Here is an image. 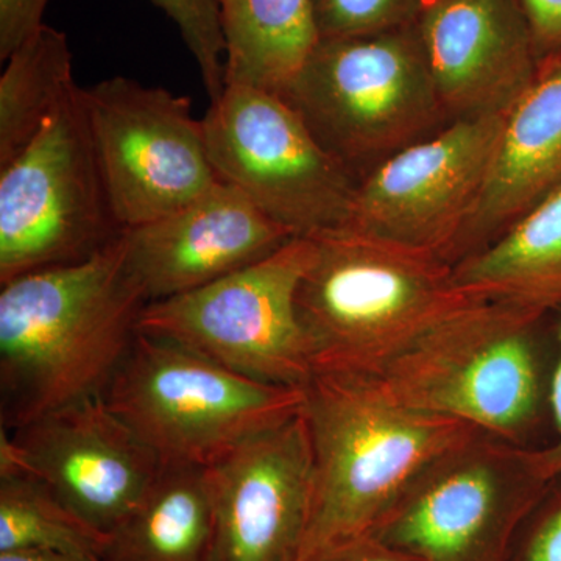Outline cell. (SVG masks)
Instances as JSON below:
<instances>
[{"mask_svg": "<svg viewBox=\"0 0 561 561\" xmlns=\"http://www.w3.org/2000/svg\"><path fill=\"white\" fill-rule=\"evenodd\" d=\"M146 306L122 234L90 260L0 284V426L105 397Z\"/></svg>", "mask_w": 561, "mask_h": 561, "instance_id": "cell-1", "label": "cell"}, {"mask_svg": "<svg viewBox=\"0 0 561 561\" xmlns=\"http://www.w3.org/2000/svg\"><path fill=\"white\" fill-rule=\"evenodd\" d=\"M301 389L312 493L291 561L373 534L424 465L479 432L402 404L370 373L313 370Z\"/></svg>", "mask_w": 561, "mask_h": 561, "instance_id": "cell-2", "label": "cell"}, {"mask_svg": "<svg viewBox=\"0 0 561 561\" xmlns=\"http://www.w3.org/2000/svg\"><path fill=\"white\" fill-rule=\"evenodd\" d=\"M551 312L478 300L424 332L378 378L394 400L524 448L551 442Z\"/></svg>", "mask_w": 561, "mask_h": 561, "instance_id": "cell-3", "label": "cell"}, {"mask_svg": "<svg viewBox=\"0 0 561 561\" xmlns=\"http://www.w3.org/2000/svg\"><path fill=\"white\" fill-rule=\"evenodd\" d=\"M309 239L297 312L313 370L378 375L424 332L479 300L430 251L350 227Z\"/></svg>", "mask_w": 561, "mask_h": 561, "instance_id": "cell-4", "label": "cell"}, {"mask_svg": "<svg viewBox=\"0 0 561 561\" xmlns=\"http://www.w3.org/2000/svg\"><path fill=\"white\" fill-rule=\"evenodd\" d=\"M105 400L162 467L209 468L298 415L302 389L256 381L171 339L139 332Z\"/></svg>", "mask_w": 561, "mask_h": 561, "instance_id": "cell-5", "label": "cell"}, {"mask_svg": "<svg viewBox=\"0 0 561 561\" xmlns=\"http://www.w3.org/2000/svg\"><path fill=\"white\" fill-rule=\"evenodd\" d=\"M279 95L354 179L448 119L415 24L321 38Z\"/></svg>", "mask_w": 561, "mask_h": 561, "instance_id": "cell-6", "label": "cell"}, {"mask_svg": "<svg viewBox=\"0 0 561 561\" xmlns=\"http://www.w3.org/2000/svg\"><path fill=\"white\" fill-rule=\"evenodd\" d=\"M551 481L538 448L476 432L424 465L373 535L421 561H504Z\"/></svg>", "mask_w": 561, "mask_h": 561, "instance_id": "cell-7", "label": "cell"}, {"mask_svg": "<svg viewBox=\"0 0 561 561\" xmlns=\"http://www.w3.org/2000/svg\"><path fill=\"white\" fill-rule=\"evenodd\" d=\"M76 84L0 168V284L90 260L121 238Z\"/></svg>", "mask_w": 561, "mask_h": 561, "instance_id": "cell-8", "label": "cell"}, {"mask_svg": "<svg viewBox=\"0 0 561 561\" xmlns=\"http://www.w3.org/2000/svg\"><path fill=\"white\" fill-rule=\"evenodd\" d=\"M202 121L221 183L242 192L291 238L348 225L357 180L279 94L227 84Z\"/></svg>", "mask_w": 561, "mask_h": 561, "instance_id": "cell-9", "label": "cell"}, {"mask_svg": "<svg viewBox=\"0 0 561 561\" xmlns=\"http://www.w3.org/2000/svg\"><path fill=\"white\" fill-rule=\"evenodd\" d=\"M311 257V239H290L202 289L149 302L138 331L171 339L256 381L301 389L313 360L297 291Z\"/></svg>", "mask_w": 561, "mask_h": 561, "instance_id": "cell-10", "label": "cell"}, {"mask_svg": "<svg viewBox=\"0 0 561 561\" xmlns=\"http://www.w3.org/2000/svg\"><path fill=\"white\" fill-rule=\"evenodd\" d=\"M83 101L122 230L171 216L220 183L190 99L113 77L83 88Z\"/></svg>", "mask_w": 561, "mask_h": 561, "instance_id": "cell-11", "label": "cell"}, {"mask_svg": "<svg viewBox=\"0 0 561 561\" xmlns=\"http://www.w3.org/2000/svg\"><path fill=\"white\" fill-rule=\"evenodd\" d=\"M505 114L456 119L357 181L346 227L454 264L489 181Z\"/></svg>", "mask_w": 561, "mask_h": 561, "instance_id": "cell-12", "label": "cell"}, {"mask_svg": "<svg viewBox=\"0 0 561 561\" xmlns=\"http://www.w3.org/2000/svg\"><path fill=\"white\" fill-rule=\"evenodd\" d=\"M10 432L32 476L106 535L135 511L162 468L105 397L72 402Z\"/></svg>", "mask_w": 561, "mask_h": 561, "instance_id": "cell-13", "label": "cell"}, {"mask_svg": "<svg viewBox=\"0 0 561 561\" xmlns=\"http://www.w3.org/2000/svg\"><path fill=\"white\" fill-rule=\"evenodd\" d=\"M206 471L214 504L209 561H291L312 493L311 435L302 412Z\"/></svg>", "mask_w": 561, "mask_h": 561, "instance_id": "cell-14", "label": "cell"}, {"mask_svg": "<svg viewBox=\"0 0 561 561\" xmlns=\"http://www.w3.org/2000/svg\"><path fill=\"white\" fill-rule=\"evenodd\" d=\"M415 31L448 119L505 114L537 79L519 0H426Z\"/></svg>", "mask_w": 561, "mask_h": 561, "instance_id": "cell-15", "label": "cell"}, {"mask_svg": "<svg viewBox=\"0 0 561 561\" xmlns=\"http://www.w3.org/2000/svg\"><path fill=\"white\" fill-rule=\"evenodd\" d=\"M290 239L221 181L186 208L122 231L125 267L147 305L202 289L264 260Z\"/></svg>", "mask_w": 561, "mask_h": 561, "instance_id": "cell-16", "label": "cell"}, {"mask_svg": "<svg viewBox=\"0 0 561 561\" xmlns=\"http://www.w3.org/2000/svg\"><path fill=\"white\" fill-rule=\"evenodd\" d=\"M559 187L561 51L540 62L537 79L505 113L489 181L457 261L496 239Z\"/></svg>", "mask_w": 561, "mask_h": 561, "instance_id": "cell-17", "label": "cell"}, {"mask_svg": "<svg viewBox=\"0 0 561 561\" xmlns=\"http://www.w3.org/2000/svg\"><path fill=\"white\" fill-rule=\"evenodd\" d=\"M453 268L457 286L479 300L556 311L561 306V187Z\"/></svg>", "mask_w": 561, "mask_h": 561, "instance_id": "cell-18", "label": "cell"}, {"mask_svg": "<svg viewBox=\"0 0 561 561\" xmlns=\"http://www.w3.org/2000/svg\"><path fill=\"white\" fill-rule=\"evenodd\" d=\"M225 87L280 94L320 43L312 0H217Z\"/></svg>", "mask_w": 561, "mask_h": 561, "instance_id": "cell-19", "label": "cell"}, {"mask_svg": "<svg viewBox=\"0 0 561 561\" xmlns=\"http://www.w3.org/2000/svg\"><path fill=\"white\" fill-rule=\"evenodd\" d=\"M213 491L206 468L162 467L135 511L110 534L105 561H209Z\"/></svg>", "mask_w": 561, "mask_h": 561, "instance_id": "cell-20", "label": "cell"}, {"mask_svg": "<svg viewBox=\"0 0 561 561\" xmlns=\"http://www.w3.org/2000/svg\"><path fill=\"white\" fill-rule=\"evenodd\" d=\"M0 77V168L33 139L76 87L66 33L44 24L7 58Z\"/></svg>", "mask_w": 561, "mask_h": 561, "instance_id": "cell-21", "label": "cell"}, {"mask_svg": "<svg viewBox=\"0 0 561 561\" xmlns=\"http://www.w3.org/2000/svg\"><path fill=\"white\" fill-rule=\"evenodd\" d=\"M110 535L80 518L35 476L0 479V552L46 549L105 557Z\"/></svg>", "mask_w": 561, "mask_h": 561, "instance_id": "cell-22", "label": "cell"}, {"mask_svg": "<svg viewBox=\"0 0 561 561\" xmlns=\"http://www.w3.org/2000/svg\"><path fill=\"white\" fill-rule=\"evenodd\" d=\"M179 28L210 101L225 90V39L217 0H150Z\"/></svg>", "mask_w": 561, "mask_h": 561, "instance_id": "cell-23", "label": "cell"}, {"mask_svg": "<svg viewBox=\"0 0 561 561\" xmlns=\"http://www.w3.org/2000/svg\"><path fill=\"white\" fill-rule=\"evenodd\" d=\"M320 38L371 35L409 27L426 0H312Z\"/></svg>", "mask_w": 561, "mask_h": 561, "instance_id": "cell-24", "label": "cell"}, {"mask_svg": "<svg viewBox=\"0 0 561 561\" xmlns=\"http://www.w3.org/2000/svg\"><path fill=\"white\" fill-rule=\"evenodd\" d=\"M523 527L515 561H561V474L549 483Z\"/></svg>", "mask_w": 561, "mask_h": 561, "instance_id": "cell-25", "label": "cell"}, {"mask_svg": "<svg viewBox=\"0 0 561 561\" xmlns=\"http://www.w3.org/2000/svg\"><path fill=\"white\" fill-rule=\"evenodd\" d=\"M47 5L49 0H0V60L43 27Z\"/></svg>", "mask_w": 561, "mask_h": 561, "instance_id": "cell-26", "label": "cell"}, {"mask_svg": "<svg viewBox=\"0 0 561 561\" xmlns=\"http://www.w3.org/2000/svg\"><path fill=\"white\" fill-rule=\"evenodd\" d=\"M538 62L561 51V0H519Z\"/></svg>", "mask_w": 561, "mask_h": 561, "instance_id": "cell-27", "label": "cell"}, {"mask_svg": "<svg viewBox=\"0 0 561 561\" xmlns=\"http://www.w3.org/2000/svg\"><path fill=\"white\" fill-rule=\"evenodd\" d=\"M553 339H556V359L549 390V412H551V442L545 448H538L542 467L553 479L561 474V306L551 312Z\"/></svg>", "mask_w": 561, "mask_h": 561, "instance_id": "cell-28", "label": "cell"}, {"mask_svg": "<svg viewBox=\"0 0 561 561\" xmlns=\"http://www.w3.org/2000/svg\"><path fill=\"white\" fill-rule=\"evenodd\" d=\"M302 561H421L391 548L373 534L351 538L331 548L313 553Z\"/></svg>", "mask_w": 561, "mask_h": 561, "instance_id": "cell-29", "label": "cell"}, {"mask_svg": "<svg viewBox=\"0 0 561 561\" xmlns=\"http://www.w3.org/2000/svg\"><path fill=\"white\" fill-rule=\"evenodd\" d=\"M0 561H105L90 553L24 549V551L0 552Z\"/></svg>", "mask_w": 561, "mask_h": 561, "instance_id": "cell-30", "label": "cell"}]
</instances>
